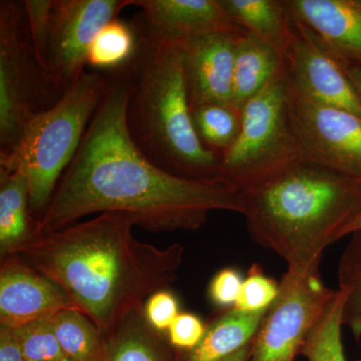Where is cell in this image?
I'll return each mask as SVG.
<instances>
[{"mask_svg":"<svg viewBox=\"0 0 361 361\" xmlns=\"http://www.w3.org/2000/svg\"><path fill=\"white\" fill-rule=\"evenodd\" d=\"M78 306L59 284L16 255L0 267V324L18 329Z\"/></svg>","mask_w":361,"mask_h":361,"instance_id":"12","label":"cell"},{"mask_svg":"<svg viewBox=\"0 0 361 361\" xmlns=\"http://www.w3.org/2000/svg\"><path fill=\"white\" fill-rule=\"evenodd\" d=\"M285 65L284 54L253 37L240 35L235 51L233 106L237 111L267 87Z\"/></svg>","mask_w":361,"mask_h":361,"instance_id":"16","label":"cell"},{"mask_svg":"<svg viewBox=\"0 0 361 361\" xmlns=\"http://www.w3.org/2000/svg\"><path fill=\"white\" fill-rule=\"evenodd\" d=\"M27 179L21 169L0 171V254L11 256L35 237Z\"/></svg>","mask_w":361,"mask_h":361,"instance_id":"17","label":"cell"},{"mask_svg":"<svg viewBox=\"0 0 361 361\" xmlns=\"http://www.w3.org/2000/svg\"><path fill=\"white\" fill-rule=\"evenodd\" d=\"M361 229V214L358 216L357 219L353 223V225L350 226L348 230V235H350L351 233L357 231V230Z\"/></svg>","mask_w":361,"mask_h":361,"instance_id":"35","label":"cell"},{"mask_svg":"<svg viewBox=\"0 0 361 361\" xmlns=\"http://www.w3.org/2000/svg\"><path fill=\"white\" fill-rule=\"evenodd\" d=\"M243 281L241 273L234 268H224L219 271L209 286L211 300L220 307H234Z\"/></svg>","mask_w":361,"mask_h":361,"instance_id":"31","label":"cell"},{"mask_svg":"<svg viewBox=\"0 0 361 361\" xmlns=\"http://www.w3.org/2000/svg\"><path fill=\"white\" fill-rule=\"evenodd\" d=\"M106 85V75L85 71L56 104L33 116L16 146L0 155V171L25 173L35 224L75 158Z\"/></svg>","mask_w":361,"mask_h":361,"instance_id":"5","label":"cell"},{"mask_svg":"<svg viewBox=\"0 0 361 361\" xmlns=\"http://www.w3.org/2000/svg\"><path fill=\"white\" fill-rule=\"evenodd\" d=\"M278 292L279 282L266 276L260 266L253 264L242 284L234 307L247 312L266 310L276 299Z\"/></svg>","mask_w":361,"mask_h":361,"instance_id":"28","label":"cell"},{"mask_svg":"<svg viewBox=\"0 0 361 361\" xmlns=\"http://www.w3.org/2000/svg\"><path fill=\"white\" fill-rule=\"evenodd\" d=\"M145 316L147 322L156 331L169 329L179 313V302L170 291L156 292L145 304Z\"/></svg>","mask_w":361,"mask_h":361,"instance_id":"29","label":"cell"},{"mask_svg":"<svg viewBox=\"0 0 361 361\" xmlns=\"http://www.w3.org/2000/svg\"><path fill=\"white\" fill-rule=\"evenodd\" d=\"M51 322L66 358L73 361L101 360L106 337L84 313L61 310L51 316Z\"/></svg>","mask_w":361,"mask_h":361,"instance_id":"21","label":"cell"},{"mask_svg":"<svg viewBox=\"0 0 361 361\" xmlns=\"http://www.w3.org/2000/svg\"><path fill=\"white\" fill-rule=\"evenodd\" d=\"M233 20L247 33L284 54L292 39L293 23L284 1L220 0Z\"/></svg>","mask_w":361,"mask_h":361,"instance_id":"19","label":"cell"},{"mask_svg":"<svg viewBox=\"0 0 361 361\" xmlns=\"http://www.w3.org/2000/svg\"><path fill=\"white\" fill-rule=\"evenodd\" d=\"M356 361H361V357L360 358V360H356Z\"/></svg>","mask_w":361,"mask_h":361,"instance_id":"37","label":"cell"},{"mask_svg":"<svg viewBox=\"0 0 361 361\" xmlns=\"http://www.w3.org/2000/svg\"><path fill=\"white\" fill-rule=\"evenodd\" d=\"M319 266L287 269L276 299L265 311L249 361H294L336 293L323 283Z\"/></svg>","mask_w":361,"mask_h":361,"instance_id":"8","label":"cell"},{"mask_svg":"<svg viewBox=\"0 0 361 361\" xmlns=\"http://www.w3.org/2000/svg\"><path fill=\"white\" fill-rule=\"evenodd\" d=\"M289 111L303 161L361 180L360 116L313 103L292 89Z\"/></svg>","mask_w":361,"mask_h":361,"instance_id":"10","label":"cell"},{"mask_svg":"<svg viewBox=\"0 0 361 361\" xmlns=\"http://www.w3.org/2000/svg\"><path fill=\"white\" fill-rule=\"evenodd\" d=\"M240 35L216 32L182 40L191 111L212 104L234 108L233 77Z\"/></svg>","mask_w":361,"mask_h":361,"instance_id":"13","label":"cell"},{"mask_svg":"<svg viewBox=\"0 0 361 361\" xmlns=\"http://www.w3.org/2000/svg\"><path fill=\"white\" fill-rule=\"evenodd\" d=\"M51 317L35 320L14 329L25 360L58 361L66 356L52 329Z\"/></svg>","mask_w":361,"mask_h":361,"instance_id":"26","label":"cell"},{"mask_svg":"<svg viewBox=\"0 0 361 361\" xmlns=\"http://www.w3.org/2000/svg\"><path fill=\"white\" fill-rule=\"evenodd\" d=\"M286 63L241 109L238 137L220 154L218 179L242 192L302 160L292 127Z\"/></svg>","mask_w":361,"mask_h":361,"instance_id":"6","label":"cell"},{"mask_svg":"<svg viewBox=\"0 0 361 361\" xmlns=\"http://www.w3.org/2000/svg\"><path fill=\"white\" fill-rule=\"evenodd\" d=\"M351 239L339 262V289L345 292L342 323L356 341L361 338V229Z\"/></svg>","mask_w":361,"mask_h":361,"instance_id":"24","label":"cell"},{"mask_svg":"<svg viewBox=\"0 0 361 361\" xmlns=\"http://www.w3.org/2000/svg\"><path fill=\"white\" fill-rule=\"evenodd\" d=\"M252 343L248 344L245 348L240 349L234 355L228 356L221 361H249L251 355Z\"/></svg>","mask_w":361,"mask_h":361,"instance_id":"33","label":"cell"},{"mask_svg":"<svg viewBox=\"0 0 361 361\" xmlns=\"http://www.w3.org/2000/svg\"><path fill=\"white\" fill-rule=\"evenodd\" d=\"M142 9L140 20L161 37L185 40L208 33H247L220 0H132Z\"/></svg>","mask_w":361,"mask_h":361,"instance_id":"14","label":"cell"},{"mask_svg":"<svg viewBox=\"0 0 361 361\" xmlns=\"http://www.w3.org/2000/svg\"><path fill=\"white\" fill-rule=\"evenodd\" d=\"M241 207L254 242L306 271L348 236L361 214V180L301 160L242 191Z\"/></svg>","mask_w":361,"mask_h":361,"instance_id":"3","label":"cell"},{"mask_svg":"<svg viewBox=\"0 0 361 361\" xmlns=\"http://www.w3.org/2000/svg\"><path fill=\"white\" fill-rule=\"evenodd\" d=\"M129 214L108 212L18 247L16 255L59 284L104 336L178 278L184 247L140 241Z\"/></svg>","mask_w":361,"mask_h":361,"instance_id":"2","label":"cell"},{"mask_svg":"<svg viewBox=\"0 0 361 361\" xmlns=\"http://www.w3.org/2000/svg\"><path fill=\"white\" fill-rule=\"evenodd\" d=\"M133 23L137 47L128 63L127 106L133 142L152 163L169 173L188 179H218L220 155L207 148L195 130L182 40L157 35L140 18Z\"/></svg>","mask_w":361,"mask_h":361,"instance_id":"4","label":"cell"},{"mask_svg":"<svg viewBox=\"0 0 361 361\" xmlns=\"http://www.w3.org/2000/svg\"><path fill=\"white\" fill-rule=\"evenodd\" d=\"M23 4L27 20L28 33L35 58L47 82L56 92L49 78V25L54 0H26ZM56 94H58V92H56Z\"/></svg>","mask_w":361,"mask_h":361,"instance_id":"27","label":"cell"},{"mask_svg":"<svg viewBox=\"0 0 361 361\" xmlns=\"http://www.w3.org/2000/svg\"><path fill=\"white\" fill-rule=\"evenodd\" d=\"M293 20L307 26L348 66H361V0H287Z\"/></svg>","mask_w":361,"mask_h":361,"instance_id":"15","label":"cell"},{"mask_svg":"<svg viewBox=\"0 0 361 361\" xmlns=\"http://www.w3.org/2000/svg\"><path fill=\"white\" fill-rule=\"evenodd\" d=\"M348 73L351 82L361 96V66H348Z\"/></svg>","mask_w":361,"mask_h":361,"instance_id":"34","label":"cell"},{"mask_svg":"<svg viewBox=\"0 0 361 361\" xmlns=\"http://www.w3.org/2000/svg\"><path fill=\"white\" fill-rule=\"evenodd\" d=\"M137 47L134 23L111 21L99 32L90 47L89 63L94 70L116 71L129 63Z\"/></svg>","mask_w":361,"mask_h":361,"instance_id":"23","label":"cell"},{"mask_svg":"<svg viewBox=\"0 0 361 361\" xmlns=\"http://www.w3.org/2000/svg\"><path fill=\"white\" fill-rule=\"evenodd\" d=\"M25 361H27V360H25ZM58 361H73V360H68V358H66V360H58Z\"/></svg>","mask_w":361,"mask_h":361,"instance_id":"36","label":"cell"},{"mask_svg":"<svg viewBox=\"0 0 361 361\" xmlns=\"http://www.w3.org/2000/svg\"><path fill=\"white\" fill-rule=\"evenodd\" d=\"M132 0H54L49 39V78L59 97L85 73L99 32Z\"/></svg>","mask_w":361,"mask_h":361,"instance_id":"9","label":"cell"},{"mask_svg":"<svg viewBox=\"0 0 361 361\" xmlns=\"http://www.w3.org/2000/svg\"><path fill=\"white\" fill-rule=\"evenodd\" d=\"M266 310L247 312L233 307L207 326L200 343L184 361H221L253 342Z\"/></svg>","mask_w":361,"mask_h":361,"instance_id":"18","label":"cell"},{"mask_svg":"<svg viewBox=\"0 0 361 361\" xmlns=\"http://www.w3.org/2000/svg\"><path fill=\"white\" fill-rule=\"evenodd\" d=\"M292 23V39L284 52L292 90L313 103L361 118V96L349 78L348 66L310 28L293 20Z\"/></svg>","mask_w":361,"mask_h":361,"instance_id":"11","label":"cell"},{"mask_svg":"<svg viewBox=\"0 0 361 361\" xmlns=\"http://www.w3.org/2000/svg\"><path fill=\"white\" fill-rule=\"evenodd\" d=\"M108 85L75 158L35 224L44 236L96 213L129 214L147 231L200 229L213 211L241 214V192L221 180L172 174L135 146L127 126L129 66L111 71Z\"/></svg>","mask_w":361,"mask_h":361,"instance_id":"1","label":"cell"},{"mask_svg":"<svg viewBox=\"0 0 361 361\" xmlns=\"http://www.w3.org/2000/svg\"><path fill=\"white\" fill-rule=\"evenodd\" d=\"M61 99L40 70L28 33L25 4L0 2V155L26 123Z\"/></svg>","mask_w":361,"mask_h":361,"instance_id":"7","label":"cell"},{"mask_svg":"<svg viewBox=\"0 0 361 361\" xmlns=\"http://www.w3.org/2000/svg\"><path fill=\"white\" fill-rule=\"evenodd\" d=\"M344 301V291L336 290L319 319L310 330L300 351V355L305 356L308 361H346L341 341Z\"/></svg>","mask_w":361,"mask_h":361,"instance_id":"22","label":"cell"},{"mask_svg":"<svg viewBox=\"0 0 361 361\" xmlns=\"http://www.w3.org/2000/svg\"><path fill=\"white\" fill-rule=\"evenodd\" d=\"M0 361H25L16 330L0 327Z\"/></svg>","mask_w":361,"mask_h":361,"instance_id":"32","label":"cell"},{"mask_svg":"<svg viewBox=\"0 0 361 361\" xmlns=\"http://www.w3.org/2000/svg\"><path fill=\"white\" fill-rule=\"evenodd\" d=\"M195 130L207 148L222 154L238 137L241 115L223 104H204L192 111Z\"/></svg>","mask_w":361,"mask_h":361,"instance_id":"25","label":"cell"},{"mask_svg":"<svg viewBox=\"0 0 361 361\" xmlns=\"http://www.w3.org/2000/svg\"><path fill=\"white\" fill-rule=\"evenodd\" d=\"M106 337L99 361H168L160 336L147 322L144 310L128 316Z\"/></svg>","mask_w":361,"mask_h":361,"instance_id":"20","label":"cell"},{"mask_svg":"<svg viewBox=\"0 0 361 361\" xmlns=\"http://www.w3.org/2000/svg\"><path fill=\"white\" fill-rule=\"evenodd\" d=\"M206 329L198 316L192 313H180L169 327V341L176 348L192 350L200 343Z\"/></svg>","mask_w":361,"mask_h":361,"instance_id":"30","label":"cell"}]
</instances>
